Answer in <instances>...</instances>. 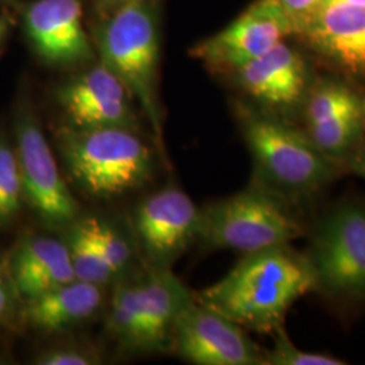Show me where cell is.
<instances>
[{
    "instance_id": "23",
    "label": "cell",
    "mask_w": 365,
    "mask_h": 365,
    "mask_svg": "<svg viewBox=\"0 0 365 365\" xmlns=\"http://www.w3.org/2000/svg\"><path fill=\"white\" fill-rule=\"evenodd\" d=\"M95 241L113 274H122L130 264L131 249L126 238L111 225L92 217Z\"/></svg>"
},
{
    "instance_id": "22",
    "label": "cell",
    "mask_w": 365,
    "mask_h": 365,
    "mask_svg": "<svg viewBox=\"0 0 365 365\" xmlns=\"http://www.w3.org/2000/svg\"><path fill=\"white\" fill-rule=\"evenodd\" d=\"M357 106L361 105L348 87L339 83H325L314 91L309 102L307 122L312 125Z\"/></svg>"
},
{
    "instance_id": "11",
    "label": "cell",
    "mask_w": 365,
    "mask_h": 365,
    "mask_svg": "<svg viewBox=\"0 0 365 365\" xmlns=\"http://www.w3.org/2000/svg\"><path fill=\"white\" fill-rule=\"evenodd\" d=\"M131 99L123 81L103 63L69 80L57 91V101L71 125L78 128L135 129Z\"/></svg>"
},
{
    "instance_id": "26",
    "label": "cell",
    "mask_w": 365,
    "mask_h": 365,
    "mask_svg": "<svg viewBox=\"0 0 365 365\" xmlns=\"http://www.w3.org/2000/svg\"><path fill=\"white\" fill-rule=\"evenodd\" d=\"M291 21L297 34H302L327 0H271Z\"/></svg>"
},
{
    "instance_id": "30",
    "label": "cell",
    "mask_w": 365,
    "mask_h": 365,
    "mask_svg": "<svg viewBox=\"0 0 365 365\" xmlns=\"http://www.w3.org/2000/svg\"><path fill=\"white\" fill-rule=\"evenodd\" d=\"M342 3H348V4H354V6H365V0H339Z\"/></svg>"
},
{
    "instance_id": "21",
    "label": "cell",
    "mask_w": 365,
    "mask_h": 365,
    "mask_svg": "<svg viewBox=\"0 0 365 365\" xmlns=\"http://www.w3.org/2000/svg\"><path fill=\"white\" fill-rule=\"evenodd\" d=\"M24 187L15 149L6 134H0V227L9 226L22 210Z\"/></svg>"
},
{
    "instance_id": "3",
    "label": "cell",
    "mask_w": 365,
    "mask_h": 365,
    "mask_svg": "<svg viewBox=\"0 0 365 365\" xmlns=\"http://www.w3.org/2000/svg\"><path fill=\"white\" fill-rule=\"evenodd\" d=\"M102 63L108 66L144 110L160 150L163 113L158 98V31L156 13L148 0L118 6L98 39Z\"/></svg>"
},
{
    "instance_id": "13",
    "label": "cell",
    "mask_w": 365,
    "mask_h": 365,
    "mask_svg": "<svg viewBox=\"0 0 365 365\" xmlns=\"http://www.w3.org/2000/svg\"><path fill=\"white\" fill-rule=\"evenodd\" d=\"M302 36L342 69L365 76V6L327 0Z\"/></svg>"
},
{
    "instance_id": "18",
    "label": "cell",
    "mask_w": 365,
    "mask_h": 365,
    "mask_svg": "<svg viewBox=\"0 0 365 365\" xmlns=\"http://www.w3.org/2000/svg\"><path fill=\"white\" fill-rule=\"evenodd\" d=\"M66 244L76 280L98 286L110 283L115 274L108 268L95 241L92 217H78L66 226Z\"/></svg>"
},
{
    "instance_id": "16",
    "label": "cell",
    "mask_w": 365,
    "mask_h": 365,
    "mask_svg": "<svg viewBox=\"0 0 365 365\" xmlns=\"http://www.w3.org/2000/svg\"><path fill=\"white\" fill-rule=\"evenodd\" d=\"M192 300L194 295L170 268H150V272L140 282V351L170 348L175 325Z\"/></svg>"
},
{
    "instance_id": "9",
    "label": "cell",
    "mask_w": 365,
    "mask_h": 365,
    "mask_svg": "<svg viewBox=\"0 0 365 365\" xmlns=\"http://www.w3.org/2000/svg\"><path fill=\"white\" fill-rule=\"evenodd\" d=\"M294 33L291 21L274 3L257 0L218 34L197 43L191 54L214 71L235 73Z\"/></svg>"
},
{
    "instance_id": "15",
    "label": "cell",
    "mask_w": 365,
    "mask_h": 365,
    "mask_svg": "<svg viewBox=\"0 0 365 365\" xmlns=\"http://www.w3.org/2000/svg\"><path fill=\"white\" fill-rule=\"evenodd\" d=\"M241 87L271 106L294 105L304 91L307 69L299 53L283 42L237 72Z\"/></svg>"
},
{
    "instance_id": "17",
    "label": "cell",
    "mask_w": 365,
    "mask_h": 365,
    "mask_svg": "<svg viewBox=\"0 0 365 365\" xmlns=\"http://www.w3.org/2000/svg\"><path fill=\"white\" fill-rule=\"evenodd\" d=\"M103 298L102 286L73 280L24 302L22 317L27 325L37 331L63 333L90 321L101 310Z\"/></svg>"
},
{
    "instance_id": "20",
    "label": "cell",
    "mask_w": 365,
    "mask_h": 365,
    "mask_svg": "<svg viewBox=\"0 0 365 365\" xmlns=\"http://www.w3.org/2000/svg\"><path fill=\"white\" fill-rule=\"evenodd\" d=\"M361 106L341 111L333 117L309 125L314 145L331 158L352 149L361 131Z\"/></svg>"
},
{
    "instance_id": "5",
    "label": "cell",
    "mask_w": 365,
    "mask_h": 365,
    "mask_svg": "<svg viewBox=\"0 0 365 365\" xmlns=\"http://www.w3.org/2000/svg\"><path fill=\"white\" fill-rule=\"evenodd\" d=\"M241 125L256 168L276 191L312 194L336 175L333 158L287 126L248 110L241 111Z\"/></svg>"
},
{
    "instance_id": "25",
    "label": "cell",
    "mask_w": 365,
    "mask_h": 365,
    "mask_svg": "<svg viewBox=\"0 0 365 365\" xmlns=\"http://www.w3.org/2000/svg\"><path fill=\"white\" fill-rule=\"evenodd\" d=\"M36 363L39 365H95L102 363V357L90 346L66 344L41 353Z\"/></svg>"
},
{
    "instance_id": "24",
    "label": "cell",
    "mask_w": 365,
    "mask_h": 365,
    "mask_svg": "<svg viewBox=\"0 0 365 365\" xmlns=\"http://www.w3.org/2000/svg\"><path fill=\"white\" fill-rule=\"evenodd\" d=\"M274 345L264 352V364L268 365H344L345 361L329 354L307 353L297 348L288 339L283 327L274 330Z\"/></svg>"
},
{
    "instance_id": "7",
    "label": "cell",
    "mask_w": 365,
    "mask_h": 365,
    "mask_svg": "<svg viewBox=\"0 0 365 365\" xmlns=\"http://www.w3.org/2000/svg\"><path fill=\"white\" fill-rule=\"evenodd\" d=\"M315 287L330 295L365 299V210L346 205L319 223L309 256Z\"/></svg>"
},
{
    "instance_id": "27",
    "label": "cell",
    "mask_w": 365,
    "mask_h": 365,
    "mask_svg": "<svg viewBox=\"0 0 365 365\" xmlns=\"http://www.w3.org/2000/svg\"><path fill=\"white\" fill-rule=\"evenodd\" d=\"M18 298H19V295L16 294V291L14 288L10 276L0 280V324L4 322L9 317H11Z\"/></svg>"
},
{
    "instance_id": "10",
    "label": "cell",
    "mask_w": 365,
    "mask_h": 365,
    "mask_svg": "<svg viewBox=\"0 0 365 365\" xmlns=\"http://www.w3.org/2000/svg\"><path fill=\"white\" fill-rule=\"evenodd\" d=\"M134 223L150 268H170L199 238L200 209L180 188L167 187L137 207Z\"/></svg>"
},
{
    "instance_id": "4",
    "label": "cell",
    "mask_w": 365,
    "mask_h": 365,
    "mask_svg": "<svg viewBox=\"0 0 365 365\" xmlns=\"http://www.w3.org/2000/svg\"><path fill=\"white\" fill-rule=\"evenodd\" d=\"M302 233L289 210L262 190H245L200 210L199 238L210 248L248 255L284 247Z\"/></svg>"
},
{
    "instance_id": "28",
    "label": "cell",
    "mask_w": 365,
    "mask_h": 365,
    "mask_svg": "<svg viewBox=\"0 0 365 365\" xmlns=\"http://www.w3.org/2000/svg\"><path fill=\"white\" fill-rule=\"evenodd\" d=\"M349 168L353 173L361 176L365 179V148L359 150L356 155H353L349 161Z\"/></svg>"
},
{
    "instance_id": "19",
    "label": "cell",
    "mask_w": 365,
    "mask_h": 365,
    "mask_svg": "<svg viewBox=\"0 0 365 365\" xmlns=\"http://www.w3.org/2000/svg\"><path fill=\"white\" fill-rule=\"evenodd\" d=\"M107 331L125 351H140L141 314L140 282L119 284L110 302Z\"/></svg>"
},
{
    "instance_id": "6",
    "label": "cell",
    "mask_w": 365,
    "mask_h": 365,
    "mask_svg": "<svg viewBox=\"0 0 365 365\" xmlns=\"http://www.w3.org/2000/svg\"><path fill=\"white\" fill-rule=\"evenodd\" d=\"M15 155L19 165L24 199L51 227H66L80 217V206L63 179L52 148L29 106L15 119Z\"/></svg>"
},
{
    "instance_id": "2",
    "label": "cell",
    "mask_w": 365,
    "mask_h": 365,
    "mask_svg": "<svg viewBox=\"0 0 365 365\" xmlns=\"http://www.w3.org/2000/svg\"><path fill=\"white\" fill-rule=\"evenodd\" d=\"M57 148L73 182L96 199H114L149 182L155 158L135 129L61 126Z\"/></svg>"
},
{
    "instance_id": "29",
    "label": "cell",
    "mask_w": 365,
    "mask_h": 365,
    "mask_svg": "<svg viewBox=\"0 0 365 365\" xmlns=\"http://www.w3.org/2000/svg\"><path fill=\"white\" fill-rule=\"evenodd\" d=\"M128 1H131V0H103V3L111 6V7H118V6H120L123 3H128Z\"/></svg>"
},
{
    "instance_id": "31",
    "label": "cell",
    "mask_w": 365,
    "mask_h": 365,
    "mask_svg": "<svg viewBox=\"0 0 365 365\" xmlns=\"http://www.w3.org/2000/svg\"><path fill=\"white\" fill-rule=\"evenodd\" d=\"M1 34H3V24H1V21H0V37H1Z\"/></svg>"
},
{
    "instance_id": "14",
    "label": "cell",
    "mask_w": 365,
    "mask_h": 365,
    "mask_svg": "<svg viewBox=\"0 0 365 365\" xmlns=\"http://www.w3.org/2000/svg\"><path fill=\"white\" fill-rule=\"evenodd\" d=\"M19 298L27 302L76 280L66 241L49 235H26L7 265Z\"/></svg>"
},
{
    "instance_id": "8",
    "label": "cell",
    "mask_w": 365,
    "mask_h": 365,
    "mask_svg": "<svg viewBox=\"0 0 365 365\" xmlns=\"http://www.w3.org/2000/svg\"><path fill=\"white\" fill-rule=\"evenodd\" d=\"M170 348L192 364H264V352L242 327L195 297L175 325Z\"/></svg>"
},
{
    "instance_id": "1",
    "label": "cell",
    "mask_w": 365,
    "mask_h": 365,
    "mask_svg": "<svg viewBox=\"0 0 365 365\" xmlns=\"http://www.w3.org/2000/svg\"><path fill=\"white\" fill-rule=\"evenodd\" d=\"M313 288L310 264L284 245L245 255L195 299L241 327L268 333L283 327L289 307Z\"/></svg>"
},
{
    "instance_id": "12",
    "label": "cell",
    "mask_w": 365,
    "mask_h": 365,
    "mask_svg": "<svg viewBox=\"0 0 365 365\" xmlns=\"http://www.w3.org/2000/svg\"><path fill=\"white\" fill-rule=\"evenodd\" d=\"M25 24L29 38L45 61L66 66L91 58L80 0H37L29 6Z\"/></svg>"
}]
</instances>
